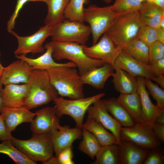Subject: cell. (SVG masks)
<instances>
[{
    "label": "cell",
    "instance_id": "1",
    "mask_svg": "<svg viewBox=\"0 0 164 164\" xmlns=\"http://www.w3.org/2000/svg\"><path fill=\"white\" fill-rule=\"evenodd\" d=\"M76 67L68 66L52 67L46 71L51 83L61 97L72 99L84 97L80 75Z\"/></svg>",
    "mask_w": 164,
    "mask_h": 164
},
{
    "label": "cell",
    "instance_id": "2",
    "mask_svg": "<svg viewBox=\"0 0 164 164\" xmlns=\"http://www.w3.org/2000/svg\"><path fill=\"white\" fill-rule=\"evenodd\" d=\"M26 84L28 94L23 107L28 110L46 104L58 97L46 70H32Z\"/></svg>",
    "mask_w": 164,
    "mask_h": 164
},
{
    "label": "cell",
    "instance_id": "3",
    "mask_svg": "<svg viewBox=\"0 0 164 164\" xmlns=\"http://www.w3.org/2000/svg\"><path fill=\"white\" fill-rule=\"evenodd\" d=\"M53 49L52 56L57 60L67 59L74 63L80 75L105 63L103 61L91 58L84 52L85 45L71 42H49Z\"/></svg>",
    "mask_w": 164,
    "mask_h": 164
},
{
    "label": "cell",
    "instance_id": "4",
    "mask_svg": "<svg viewBox=\"0 0 164 164\" xmlns=\"http://www.w3.org/2000/svg\"><path fill=\"white\" fill-rule=\"evenodd\" d=\"M10 141L28 158L42 163L53 155V148L50 133H33L27 140L17 139L12 136Z\"/></svg>",
    "mask_w": 164,
    "mask_h": 164
},
{
    "label": "cell",
    "instance_id": "5",
    "mask_svg": "<svg viewBox=\"0 0 164 164\" xmlns=\"http://www.w3.org/2000/svg\"><path fill=\"white\" fill-rule=\"evenodd\" d=\"M143 25L138 10L117 16L105 33L115 44L123 47L136 38Z\"/></svg>",
    "mask_w": 164,
    "mask_h": 164
},
{
    "label": "cell",
    "instance_id": "6",
    "mask_svg": "<svg viewBox=\"0 0 164 164\" xmlns=\"http://www.w3.org/2000/svg\"><path fill=\"white\" fill-rule=\"evenodd\" d=\"M105 94L101 93L87 97L70 100L58 97L53 101L56 115L59 118L64 115L70 116L75 122L76 127L82 129L84 117L88 108Z\"/></svg>",
    "mask_w": 164,
    "mask_h": 164
},
{
    "label": "cell",
    "instance_id": "7",
    "mask_svg": "<svg viewBox=\"0 0 164 164\" xmlns=\"http://www.w3.org/2000/svg\"><path fill=\"white\" fill-rule=\"evenodd\" d=\"M117 16L113 12L111 5L103 7L90 5L84 8V19L89 25L93 39V45L109 29Z\"/></svg>",
    "mask_w": 164,
    "mask_h": 164
},
{
    "label": "cell",
    "instance_id": "8",
    "mask_svg": "<svg viewBox=\"0 0 164 164\" xmlns=\"http://www.w3.org/2000/svg\"><path fill=\"white\" fill-rule=\"evenodd\" d=\"M91 34L89 26L84 23L64 20L54 26L51 36L53 41L85 45Z\"/></svg>",
    "mask_w": 164,
    "mask_h": 164
},
{
    "label": "cell",
    "instance_id": "9",
    "mask_svg": "<svg viewBox=\"0 0 164 164\" xmlns=\"http://www.w3.org/2000/svg\"><path fill=\"white\" fill-rule=\"evenodd\" d=\"M121 140L130 142L143 149L150 150L159 147L160 142L155 136L152 125L135 122L130 127H121Z\"/></svg>",
    "mask_w": 164,
    "mask_h": 164
},
{
    "label": "cell",
    "instance_id": "10",
    "mask_svg": "<svg viewBox=\"0 0 164 164\" xmlns=\"http://www.w3.org/2000/svg\"><path fill=\"white\" fill-rule=\"evenodd\" d=\"M54 26L45 25L33 34L22 36L18 35L14 31L10 32L17 39L18 47L14 51L15 55H26L29 53H41L45 50L43 44L46 39L51 36Z\"/></svg>",
    "mask_w": 164,
    "mask_h": 164
},
{
    "label": "cell",
    "instance_id": "11",
    "mask_svg": "<svg viewBox=\"0 0 164 164\" xmlns=\"http://www.w3.org/2000/svg\"><path fill=\"white\" fill-rule=\"evenodd\" d=\"M122 50V47L115 44L106 33L95 44L91 46L85 45L84 47V53L89 57L113 65Z\"/></svg>",
    "mask_w": 164,
    "mask_h": 164
},
{
    "label": "cell",
    "instance_id": "12",
    "mask_svg": "<svg viewBox=\"0 0 164 164\" xmlns=\"http://www.w3.org/2000/svg\"><path fill=\"white\" fill-rule=\"evenodd\" d=\"M114 65L134 77L149 79L156 82L162 88L164 87V77L156 76L152 71L149 64L135 59L123 50Z\"/></svg>",
    "mask_w": 164,
    "mask_h": 164
},
{
    "label": "cell",
    "instance_id": "13",
    "mask_svg": "<svg viewBox=\"0 0 164 164\" xmlns=\"http://www.w3.org/2000/svg\"><path fill=\"white\" fill-rule=\"evenodd\" d=\"M87 118L93 119L110 131L116 138L118 145L121 143L120 132L121 126L110 115L103 104L101 99L95 102L87 109Z\"/></svg>",
    "mask_w": 164,
    "mask_h": 164
},
{
    "label": "cell",
    "instance_id": "14",
    "mask_svg": "<svg viewBox=\"0 0 164 164\" xmlns=\"http://www.w3.org/2000/svg\"><path fill=\"white\" fill-rule=\"evenodd\" d=\"M54 152L56 157L63 151L71 146L73 142L82 135V129L71 128L60 124L50 133Z\"/></svg>",
    "mask_w": 164,
    "mask_h": 164
},
{
    "label": "cell",
    "instance_id": "15",
    "mask_svg": "<svg viewBox=\"0 0 164 164\" xmlns=\"http://www.w3.org/2000/svg\"><path fill=\"white\" fill-rule=\"evenodd\" d=\"M36 117L31 121L33 133H50L60 124L55 106L46 107L35 112Z\"/></svg>",
    "mask_w": 164,
    "mask_h": 164
},
{
    "label": "cell",
    "instance_id": "16",
    "mask_svg": "<svg viewBox=\"0 0 164 164\" xmlns=\"http://www.w3.org/2000/svg\"><path fill=\"white\" fill-rule=\"evenodd\" d=\"M18 59L4 67L0 77L3 85L27 83L32 70L31 67L26 62Z\"/></svg>",
    "mask_w": 164,
    "mask_h": 164
},
{
    "label": "cell",
    "instance_id": "17",
    "mask_svg": "<svg viewBox=\"0 0 164 164\" xmlns=\"http://www.w3.org/2000/svg\"><path fill=\"white\" fill-rule=\"evenodd\" d=\"M137 92L141 100L143 117L145 123L152 125L155 122L157 117L164 111V108H161L154 104L149 97L146 89L144 78L137 77Z\"/></svg>",
    "mask_w": 164,
    "mask_h": 164
},
{
    "label": "cell",
    "instance_id": "18",
    "mask_svg": "<svg viewBox=\"0 0 164 164\" xmlns=\"http://www.w3.org/2000/svg\"><path fill=\"white\" fill-rule=\"evenodd\" d=\"M7 129L11 133L16 127L23 123L31 122L35 116L33 113L24 107L13 108L4 106L0 111Z\"/></svg>",
    "mask_w": 164,
    "mask_h": 164
},
{
    "label": "cell",
    "instance_id": "19",
    "mask_svg": "<svg viewBox=\"0 0 164 164\" xmlns=\"http://www.w3.org/2000/svg\"><path fill=\"white\" fill-rule=\"evenodd\" d=\"M46 50L42 55L33 59L22 55H15L16 58L26 62L31 67L32 70H47L52 67L62 66H68L76 67L75 64L72 62L65 63H58L54 60L52 56L53 49L49 43L44 46Z\"/></svg>",
    "mask_w": 164,
    "mask_h": 164
},
{
    "label": "cell",
    "instance_id": "20",
    "mask_svg": "<svg viewBox=\"0 0 164 164\" xmlns=\"http://www.w3.org/2000/svg\"><path fill=\"white\" fill-rule=\"evenodd\" d=\"M2 89L1 95L4 106L23 107L28 94L26 84H9Z\"/></svg>",
    "mask_w": 164,
    "mask_h": 164
},
{
    "label": "cell",
    "instance_id": "21",
    "mask_svg": "<svg viewBox=\"0 0 164 164\" xmlns=\"http://www.w3.org/2000/svg\"><path fill=\"white\" fill-rule=\"evenodd\" d=\"M114 72L113 65L105 63L80 75L81 79L84 84H87L95 88L102 89Z\"/></svg>",
    "mask_w": 164,
    "mask_h": 164
},
{
    "label": "cell",
    "instance_id": "22",
    "mask_svg": "<svg viewBox=\"0 0 164 164\" xmlns=\"http://www.w3.org/2000/svg\"><path fill=\"white\" fill-rule=\"evenodd\" d=\"M118 145L120 164H143L149 151L123 140Z\"/></svg>",
    "mask_w": 164,
    "mask_h": 164
},
{
    "label": "cell",
    "instance_id": "23",
    "mask_svg": "<svg viewBox=\"0 0 164 164\" xmlns=\"http://www.w3.org/2000/svg\"><path fill=\"white\" fill-rule=\"evenodd\" d=\"M114 72L112 82L115 90L120 94H129L137 92V78L118 66L113 65Z\"/></svg>",
    "mask_w": 164,
    "mask_h": 164
},
{
    "label": "cell",
    "instance_id": "24",
    "mask_svg": "<svg viewBox=\"0 0 164 164\" xmlns=\"http://www.w3.org/2000/svg\"><path fill=\"white\" fill-rule=\"evenodd\" d=\"M135 122L145 123L142 115L141 101L138 92L120 94L117 98Z\"/></svg>",
    "mask_w": 164,
    "mask_h": 164
},
{
    "label": "cell",
    "instance_id": "25",
    "mask_svg": "<svg viewBox=\"0 0 164 164\" xmlns=\"http://www.w3.org/2000/svg\"><path fill=\"white\" fill-rule=\"evenodd\" d=\"M140 19L143 25L157 29L164 15V9L152 3L142 2L138 10Z\"/></svg>",
    "mask_w": 164,
    "mask_h": 164
},
{
    "label": "cell",
    "instance_id": "26",
    "mask_svg": "<svg viewBox=\"0 0 164 164\" xmlns=\"http://www.w3.org/2000/svg\"><path fill=\"white\" fill-rule=\"evenodd\" d=\"M106 109L121 125V127H130L135 122L117 98L111 97L102 100Z\"/></svg>",
    "mask_w": 164,
    "mask_h": 164
},
{
    "label": "cell",
    "instance_id": "27",
    "mask_svg": "<svg viewBox=\"0 0 164 164\" xmlns=\"http://www.w3.org/2000/svg\"><path fill=\"white\" fill-rule=\"evenodd\" d=\"M82 128L91 133L102 146L118 145L117 139L111 133L108 131L100 123L93 118H87Z\"/></svg>",
    "mask_w": 164,
    "mask_h": 164
},
{
    "label": "cell",
    "instance_id": "28",
    "mask_svg": "<svg viewBox=\"0 0 164 164\" xmlns=\"http://www.w3.org/2000/svg\"><path fill=\"white\" fill-rule=\"evenodd\" d=\"M70 0H48L45 25L54 26L64 19V13Z\"/></svg>",
    "mask_w": 164,
    "mask_h": 164
},
{
    "label": "cell",
    "instance_id": "29",
    "mask_svg": "<svg viewBox=\"0 0 164 164\" xmlns=\"http://www.w3.org/2000/svg\"><path fill=\"white\" fill-rule=\"evenodd\" d=\"M122 50L135 59L149 64V47L139 39L135 38L129 41Z\"/></svg>",
    "mask_w": 164,
    "mask_h": 164
},
{
    "label": "cell",
    "instance_id": "30",
    "mask_svg": "<svg viewBox=\"0 0 164 164\" xmlns=\"http://www.w3.org/2000/svg\"><path fill=\"white\" fill-rule=\"evenodd\" d=\"M91 164H120L119 145L111 144L102 146Z\"/></svg>",
    "mask_w": 164,
    "mask_h": 164
},
{
    "label": "cell",
    "instance_id": "31",
    "mask_svg": "<svg viewBox=\"0 0 164 164\" xmlns=\"http://www.w3.org/2000/svg\"><path fill=\"white\" fill-rule=\"evenodd\" d=\"M82 139L79 143L78 149L94 160L102 145L91 133L82 128Z\"/></svg>",
    "mask_w": 164,
    "mask_h": 164
},
{
    "label": "cell",
    "instance_id": "32",
    "mask_svg": "<svg viewBox=\"0 0 164 164\" xmlns=\"http://www.w3.org/2000/svg\"><path fill=\"white\" fill-rule=\"evenodd\" d=\"M0 153L6 154L16 164H36L14 146L10 140L2 141L0 143Z\"/></svg>",
    "mask_w": 164,
    "mask_h": 164
},
{
    "label": "cell",
    "instance_id": "33",
    "mask_svg": "<svg viewBox=\"0 0 164 164\" xmlns=\"http://www.w3.org/2000/svg\"><path fill=\"white\" fill-rule=\"evenodd\" d=\"M90 0H70L64 13L66 20L84 23V5Z\"/></svg>",
    "mask_w": 164,
    "mask_h": 164
},
{
    "label": "cell",
    "instance_id": "34",
    "mask_svg": "<svg viewBox=\"0 0 164 164\" xmlns=\"http://www.w3.org/2000/svg\"><path fill=\"white\" fill-rule=\"evenodd\" d=\"M142 2L136 0H115L111 5L113 12L118 16L138 11Z\"/></svg>",
    "mask_w": 164,
    "mask_h": 164
},
{
    "label": "cell",
    "instance_id": "35",
    "mask_svg": "<svg viewBox=\"0 0 164 164\" xmlns=\"http://www.w3.org/2000/svg\"><path fill=\"white\" fill-rule=\"evenodd\" d=\"M150 46L158 40L157 29L143 25L140 28L136 38Z\"/></svg>",
    "mask_w": 164,
    "mask_h": 164
},
{
    "label": "cell",
    "instance_id": "36",
    "mask_svg": "<svg viewBox=\"0 0 164 164\" xmlns=\"http://www.w3.org/2000/svg\"><path fill=\"white\" fill-rule=\"evenodd\" d=\"M144 80L146 87L156 101V105L161 108H164V90L149 79L144 78Z\"/></svg>",
    "mask_w": 164,
    "mask_h": 164
},
{
    "label": "cell",
    "instance_id": "37",
    "mask_svg": "<svg viewBox=\"0 0 164 164\" xmlns=\"http://www.w3.org/2000/svg\"><path fill=\"white\" fill-rule=\"evenodd\" d=\"M160 146L149 150L143 164H163L164 163L163 153Z\"/></svg>",
    "mask_w": 164,
    "mask_h": 164
},
{
    "label": "cell",
    "instance_id": "38",
    "mask_svg": "<svg viewBox=\"0 0 164 164\" xmlns=\"http://www.w3.org/2000/svg\"><path fill=\"white\" fill-rule=\"evenodd\" d=\"M29 0H17L14 11L7 23V30L10 33L14 29L20 11Z\"/></svg>",
    "mask_w": 164,
    "mask_h": 164
},
{
    "label": "cell",
    "instance_id": "39",
    "mask_svg": "<svg viewBox=\"0 0 164 164\" xmlns=\"http://www.w3.org/2000/svg\"><path fill=\"white\" fill-rule=\"evenodd\" d=\"M153 72L159 77H164V57L149 64Z\"/></svg>",
    "mask_w": 164,
    "mask_h": 164
},
{
    "label": "cell",
    "instance_id": "40",
    "mask_svg": "<svg viewBox=\"0 0 164 164\" xmlns=\"http://www.w3.org/2000/svg\"><path fill=\"white\" fill-rule=\"evenodd\" d=\"M73 156L71 146L61 152L57 157L60 164H66L68 161L72 159Z\"/></svg>",
    "mask_w": 164,
    "mask_h": 164
},
{
    "label": "cell",
    "instance_id": "41",
    "mask_svg": "<svg viewBox=\"0 0 164 164\" xmlns=\"http://www.w3.org/2000/svg\"><path fill=\"white\" fill-rule=\"evenodd\" d=\"M12 135L7 130L3 118L0 114V140H10Z\"/></svg>",
    "mask_w": 164,
    "mask_h": 164
},
{
    "label": "cell",
    "instance_id": "42",
    "mask_svg": "<svg viewBox=\"0 0 164 164\" xmlns=\"http://www.w3.org/2000/svg\"><path fill=\"white\" fill-rule=\"evenodd\" d=\"M153 131L160 142H164V124L155 122L152 125Z\"/></svg>",
    "mask_w": 164,
    "mask_h": 164
},
{
    "label": "cell",
    "instance_id": "43",
    "mask_svg": "<svg viewBox=\"0 0 164 164\" xmlns=\"http://www.w3.org/2000/svg\"><path fill=\"white\" fill-rule=\"evenodd\" d=\"M150 51H157L164 52V44L157 40L149 46Z\"/></svg>",
    "mask_w": 164,
    "mask_h": 164
},
{
    "label": "cell",
    "instance_id": "44",
    "mask_svg": "<svg viewBox=\"0 0 164 164\" xmlns=\"http://www.w3.org/2000/svg\"><path fill=\"white\" fill-rule=\"evenodd\" d=\"M157 30L158 40L164 44V29L159 28Z\"/></svg>",
    "mask_w": 164,
    "mask_h": 164
},
{
    "label": "cell",
    "instance_id": "45",
    "mask_svg": "<svg viewBox=\"0 0 164 164\" xmlns=\"http://www.w3.org/2000/svg\"><path fill=\"white\" fill-rule=\"evenodd\" d=\"M43 163L44 164H60L57 158L53 155Z\"/></svg>",
    "mask_w": 164,
    "mask_h": 164
},
{
    "label": "cell",
    "instance_id": "46",
    "mask_svg": "<svg viewBox=\"0 0 164 164\" xmlns=\"http://www.w3.org/2000/svg\"><path fill=\"white\" fill-rule=\"evenodd\" d=\"M155 122L164 124V111L161 113L157 117Z\"/></svg>",
    "mask_w": 164,
    "mask_h": 164
},
{
    "label": "cell",
    "instance_id": "47",
    "mask_svg": "<svg viewBox=\"0 0 164 164\" xmlns=\"http://www.w3.org/2000/svg\"><path fill=\"white\" fill-rule=\"evenodd\" d=\"M153 4L164 9V0H154Z\"/></svg>",
    "mask_w": 164,
    "mask_h": 164
},
{
    "label": "cell",
    "instance_id": "48",
    "mask_svg": "<svg viewBox=\"0 0 164 164\" xmlns=\"http://www.w3.org/2000/svg\"><path fill=\"white\" fill-rule=\"evenodd\" d=\"M3 84L0 81V111L4 106L1 95V91L2 89Z\"/></svg>",
    "mask_w": 164,
    "mask_h": 164
},
{
    "label": "cell",
    "instance_id": "49",
    "mask_svg": "<svg viewBox=\"0 0 164 164\" xmlns=\"http://www.w3.org/2000/svg\"><path fill=\"white\" fill-rule=\"evenodd\" d=\"M164 29V15L162 17L159 23V27Z\"/></svg>",
    "mask_w": 164,
    "mask_h": 164
},
{
    "label": "cell",
    "instance_id": "50",
    "mask_svg": "<svg viewBox=\"0 0 164 164\" xmlns=\"http://www.w3.org/2000/svg\"><path fill=\"white\" fill-rule=\"evenodd\" d=\"M137 1H139L141 2H143L144 1H145V2H147L149 3H153L154 0H136Z\"/></svg>",
    "mask_w": 164,
    "mask_h": 164
},
{
    "label": "cell",
    "instance_id": "51",
    "mask_svg": "<svg viewBox=\"0 0 164 164\" xmlns=\"http://www.w3.org/2000/svg\"><path fill=\"white\" fill-rule=\"evenodd\" d=\"M1 53L0 52V56H1ZM4 67L2 66L0 62V77L3 70Z\"/></svg>",
    "mask_w": 164,
    "mask_h": 164
},
{
    "label": "cell",
    "instance_id": "52",
    "mask_svg": "<svg viewBox=\"0 0 164 164\" xmlns=\"http://www.w3.org/2000/svg\"><path fill=\"white\" fill-rule=\"evenodd\" d=\"M48 0H29V2L41 1L43 2L46 4Z\"/></svg>",
    "mask_w": 164,
    "mask_h": 164
},
{
    "label": "cell",
    "instance_id": "53",
    "mask_svg": "<svg viewBox=\"0 0 164 164\" xmlns=\"http://www.w3.org/2000/svg\"><path fill=\"white\" fill-rule=\"evenodd\" d=\"M105 2L107 3H111L112 0H102Z\"/></svg>",
    "mask_w": 164,
    "mask_h": 164
}]
</instances>
